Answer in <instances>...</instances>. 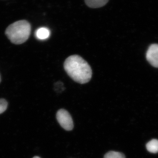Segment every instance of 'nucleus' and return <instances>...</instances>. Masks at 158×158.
I'll return each mask as SVG.
<instances>
[{
	"instance_id": "f257e3e1",
	"label": "nucleus",
	"mask_w": 158,
	"mask_h": 158,
	"mask_svg": "<svg viewBox=\"0 0 158 158\" xmlns=\"http://www.w3.org/2000/svg\"><path fill=\"white\" fill-rule=\"evenodd\" d=\"M64 68L68 75L79 84H86L92 77L90 65L78 55H73L67 58L64 62Z\"/></svg>"
},
{
	"instance_id": "f03ea898",
	"label": "nucleus",
	"mask_w": 158,
	"mask_h": 158,
	"mask_svg": "<svg viewBox=\"0 0 158 158\" xmlns=\"http://www.w3.org/2000/svg\"><path fill=\"white\" fill-rule=\"evenodd\" d=\"M31 33V26L26 20H19L9 25L6 34L12 43L20 44L26 42Z\"/></svg>"
},
{
	"instance_id": "7ed1b4c3",
	"label": "nucleus",
	"mask_w": 158,
	"mask_h": 158,
	"mask_svg": "<svg viewBox=\"0 0 158 158\" xmlns=\"http://www.w3.org/2000/svg\"><path fill=\"white\" fill-rule=\"evenodd\" d=\"M56 118L59 124L64 129L69 131L73 129V121L68 111L64 109L59 110L57 112Z\"/></svg>"
},
{
	"instance_id": "20e7f679",
	"label": "nucleus",
	"mask_w": 158,
	"mask_h": 158,
	"mask_svg": "<svg viewBox=\"0 0 158 158\" xmlns=\"http://www.w3.org/2000/svg\"><path fill=\"white\" fill-rule=\"evenodd\" d=\"M146 59L154 67L158 68V44H152L148 49Z\"/></svg>"
},
{
	"instance_id": "39448f33",
	"label": "nucleus",
	"mask_w": 158,
	"mask_h": 158,
	"mask_svg": "<svg viewBox=\"0 0 158 158\" xmlns=\"http://www.w3.org/2000/svg\"><path fill=\"white\" fill-rule=\"evenodd\" d=\"M109 0H85L87 6L91 8H98L104 6Z\"/></svg>"
},
{
	"instance_id": "423d86ee",
	"label": "nucleus",
	"mask_w": 158,
	"mask_h": 158,
	"mask_svg": "<svg viewBox=\"0 0 158 158\" xmlns=\"http://www.w3.org/2000/svg\"><path fill=\"white\" fill-rule=\"evenodd\" d=\"M50 32L48 29L42 27L38 29L36 32V36L38 39L44 40L47 39L50 36Z\"/></svg>"
},
{
	"instance_id": "0eeeda50",
	"label": "nucleus",
	"mask_w": 158,
	"mask_h": 158,
	"mask_svg": "<svg viewBox=\"0 0 158 158\" xmlns=\"http://www.w3.org/2000/svg\"><path fill=\"white\" fill-rule=\"evenodd\" d=\"M146 148L149 152L152 153L158 152V140L152 139L146 144Z\"/></svg>"
},
{
	"instance_id": "6e6552de",
	"label": "nucleus",
	"mask_w": 158,
	"mask_h": 158,
	"mask_svg": "<svg viewBox=\"0 0 158 158\" xmlns=\"http://www.w3.org/2000/svg\"><path fill=\"white\" fill-rule=\"evenodd\" d=\"M104 158H126L123 154L117 152L110 151L107 153Z\"/></svg>"
},
{
	"instance_id": "1a4fd4ad",
	"label": "nucleus",
	"mask_w": 158,
	"mask_h": 158,
	"mask_svg": "<svg viewBox=\"0 0 158 158\" xmlns=\"http://www.w3.org/2000/svg\"><path fill=\"white\" fill-rule=\"evenodd\" d=\"M8 107V102L4 99H0V114L4 113Z\"/></svg>"
},
{
	"instance_id": "9d476101",
	"label": "nucleus",
	"mask_w": 158,
	"mask_h": 158,
	"mask_svg": "<svg viewBox=\"0 0 158 158\" xmlns=\"http://www.w3.org/2000/svg\"><path fill=\"white\" fill-rule=\"evenodd\" d=\"M33 158H40L39 157H38V156H35V157H34Z\"/></svg>"
},
{
	"instance_id": "9b49d317",
	"label": "nucleus",
	"mask_w": 158,
	"mask_h": 158,
	"mask_svg": "<svg viewBox=\"0 0 158 158\" xmlns=\"http://www.w3.org/2000/svg\"><path fill=\"white\" fill-rule=\"evenodd\" d=\"M1 76H0V82H1Z\"/></svg>"
}]
</instances>
